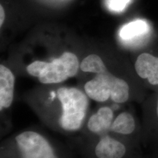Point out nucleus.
<instances>
[{
	"label": "nucleus",
	"instance_id": "1",
	"mask_svg": "<svg viewBox=\"0 0 158 158\" xmlns=\"http://www.w3.org/2000/svg\"><path fill=\"white\" fill-rule=\"evenodd\" d=\"M84 91L89 98L97 102H106L108 99L122 104L130 100L131 86L124 79L111 74L108 70L96 73L94 78L85 84Z\"/></svg>",
	"mask_w": 158,
	"mask_h": 158
},
{
	"label": "nucleus",
	"instance_id": "2",
	"mask_svg": "<svg viewBox=\"0 0 158 158\" xmlns=\"http://www.w3.org/2000/svg\"><path fill=\"white\" fill-rule=\"evenodd\" d=\"M80 64L76 55L66 51L52 62L35 61L27 67V73L43 84L62 83L78 73Z\"/></svg>",
	"mask_w": 158,
	"mask_h": 158
},
{
	"label": "nucleus",
	"instance_id": "3",
	"mask_svg": "<svg viewBox=\"0 0 158 158\" xmlns=\"http://www.w3.org/2000/svg\"><path fill=\"white\" fill-rule=\"evenodd\" d=\"M62 106L59 123L64 130L77 131L82 127L89 107V97L76 87L63 86L57 90Z\"/></svg>",
	"mask_w": 158,
	"mask_h": 158
},
{
	"label": "nucleus",
	"instance_id": "4",
	"mask_svg": "<svg viewBox=\"0 0 158 158\" xmlns=\"http://www.w3.org/2000/svg\"><path fill=\"white\" fill-rule=\"evenodd\" d=\"M17 158H60L46 138L35 131H24L15 138Z\"/></svg>",
	"mask_w": 158,
	"mask_h": 158
},
{
	"label": "nucleus",
	"instance_id": "5",
	"mask_svg": "<svg viewBox=\"0 0 158 158\" xmlns=\"http://www.w3.org/2000/svg\"><path fill=\"white\" fill-rule=\"evenodd\" d=\"M151 33V26L146 20L135 19L122 27L118 37L124 44L138 47L148 42Z\"/></svg>",
	"mask_w": 158,
	"mask_h": 158
},
{
	"label": "nucleus",
	"instance_id": "6",
	"mask_svg": "<svg viewBox=\"0 0 158 158\" xmlns=\"http://www.w3.org/2000/svg\"><path fill=\"white\" fill-rule=\"evenodd\" d=\"M94 155L95 158H141L130 152L123 142L107 135H102L96 144Z\"/></svg>",
	"mask_w": 158,
	"mask_h": 158
},
{
	"label": "nucleus",
	"instance_id": "7",
	"mask_svg": "<svg viewBox=\"0 0 158 158\" xmlns=\"http://www.w3.org/2000/svg\"><path fill=\"white\" fill-rule=\"evenodd\" d=\"M135 74L147 86L158 92V56L143 52L136 58L134 64Z\"/></svg>",
	"mask_w": 158,
	"mask_h": 158
},
{
	"label": "nucleus",
	"instance_id": "8",
	"mask_svg": "<svg viewBox=\"0 0 158 158\" xmlns=\"http://www.w3.org/2000/svg\"><path fill=\"white\" fill-rule=\"evenodd\" d=\"M15 76L5 65H0V110L10 107L14 98Z\"/></svg>",
	"mask_w": 158,
	"mask_h": 158
},
{
	"label": "nucleus",
	"instance_id": "9",
	"mask_svg": "<svg viewBox=\"0 0 158 158\" xmlns=\"http://www.w3.org/2000/svg\"><path fill=\"white\" fill-rule=\"evenodd\" d=\"M114 119L113 110L107 106L102 107L91 116L87 123L88 129L92 133L102 136L109 131Z\"/></svg>",
	"mask_w": 158,
	"mask_h": 158
},
{
	"label": "nucleus",
	"instance_id": "10",
	"mask_svg": "<svg viewBox=\"0 0 158 158\" xmlns=\"http://www.w3.org/2000/svg\"><path fill=\"white\" fill-rule=\"evenodd\" d=\"M137 129L135 118L133 114L127 111L120 113L114 119L110 131L123 135H131Z\"/></svg>",
	"mask_w": 158,
	"mask_h": 158
},
{
	"label": "nucleus",
	"instance_id": "11",
	"mask_svg": "<svg viewBox=\"0 0 158 158\" xmlns=\"http://www.w3.org/2000/svg\"><path fill=\"white\" fill-rule=\"evenodd\" d=\"M80 69L83 72L98 73L107 70L106 64L98 55L90 54L83 59L80 64Z\"/></svg>",
	"mask_w": 158,
	"mask_h": 158
},
{
	"label": "nucleus",
	"instance_id": "12",
	"mask_svg": "<svg viewBox=\"0 0 158 158\" xmlns=\"http://www.w3.org/2000/svg\"><path fill=\"white\" fill-rule=\"evenodd\" d=\"M152 118L151 124V132L152 134L154 135L156 143H157V151H158V92L155 94V98L153 100L152 104Z\"/></svg>",
	"mask_w": 158,
	"mask_h": 158
},
{
	"label": "nucleus",
	"instance_id": "13",
	"mask_svg": "<svg viewBox=\"0 0 158 158\" xmlns=\"http://www.w3.org/2000/svg\"><path fill=\"white\" fill-rule=\"evenodd\" d=\"M131 0H108L107 6L109 10L116 13L123 11Z\"/></svg>",
	"mask_w": 158,
	"mask_h": 158
},
{
	"label": "nucleus",
	"instance_id": "14",
	"mask_svg": "<svg viewBox=\"0 0 158 158\" xmlns=\"http://www.w3.org/2000/svg\"><path fill=\"white\" fill-rule=\"evenodd\" d=\"M0 14H1V15H0V26L2 27L4 23V21H5V10H4L2 5H1V7H0Z\"/></svg>",
	"mask_w": 158,
	"mask_h": 158
},
{
	"label": "nucleus",
	"instance_id": "15",
	"mask_svg": "<svg viewBox=\"0 0 158 158\" xmlns=\"http://www.w3.org/2000/svg\"><path fill=\"white\" fill-rule=\"evenodd\" d=\"M150 158H158V151H156V153L152 157Z\"/></svg>",
	"mask_w": 158,
	"mask_h": 158
}]
</instances>
